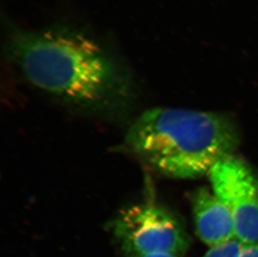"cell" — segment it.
<instances>
[{
  "label": "cell",
  "instance_id": "1",
  "mask_svg": "<svg viewBox=\"0 0 258 257\" xmlns=\"http://www.w3.org/2000/svg\"><path fill=\"white\" fill-rule=\"evenodd\" d=\"M6 52L32 85L78 106L102 109L132 92L131 76L112 52L75 27L12 29Z\"/></svg>",
  "mask_w": 258,
  "mask_h": 257
},
{
  "label": "cell",
  "instance_id": "2",
  "mask_svg": "<svg viewBox=\"0 0 258 257\" xmlns=\"http://www.w3.org/2000/svg\"><path fill=\"white\" fill-rule=\"evenodd\" d=\"M239 143L238 128L227 114L163 107L144 112L126 135L127 146L137 156L176 179L209 175Z\"/></svg>",
  "mask_w": 258,
  "mask_h": 257
},
{
  "label": "cell",
  "instance_id": "3",
  "mask_svg": "<svg viewBox=\"0 0 258 257\" xmlns=\"http://www.w3.org/2000/svg\"><path fill=\"white\" fill-rule=\"evenodd\" d=\"M113 233L122 249L135 257L152 254L182 255L190 240L180 222L162 206H130L115 218Z\"/></svg>",
  "mask_w": 258,
  "mask_h": 257
},
{
  "label": "cell",
  "instance_id": "4",
  "mask_svg": "<svg viewBox=\"0 0 258 257\" xmlns=\"http://www.w3.org/2000/svg\"><path fill=\"white\" fill-rule=\"evenodd\" d=\"M214 194L233 218L236 239L245 247L258 246V178L244 160L231 155L209 173Z\"/></svg>",
  "mask_w": 258,
  "mask_h": 257
},
{
  "label": "cell",
  "instance_id": "5",
  "mask_svg": "<svg viewBox=\"0 0 258 257\" xmlns=\"http://www.w3.org/2000/svg\"><path fill=\"white\" fill-rule=\"evenodd\" d=\"M196 231L201 240L210 247L236 238L231 212L224 203L206 188L192 197Z\"/></svg>",
  "mask_w": 258,
  "mask_h": 257
},
{
  "label": "cell",
  "instance_id": "6",
  "mask_svg": "<svg viewBox=\"0 0 258 257\" xmlns=\"http://www.w3.org/2000/svg\"><path fill=\"white\" fill-rule=\"evenodd\" d=\"M244 246L236 238L211 247L203 257H239Z\"/></svg>",
  "mask_w": 258,
  "mask_h": 257
},
{
  "label": "cell",
  "instance_id": "7",
  "mask_svg": "<svg viewBox=\"0 0 258 257\" xmlns=\"http://www.w3.org/2000/svg\"><path fill=\"white\" fill-rule=\"evenodd\" d=\"M239 257H258V246H249L244 248Z\"/></svg>",
  "mask_w": 258,
  "mask_h": 257
},
{
  "label": "cell",
  "instance_id": "8",
  "mask_svg": "<svg viewBox=\"0 0 258 257\" xmlns=\"http://www.w3.org/2000/svg\"><path fill=\"white\" fill-rule=\"evenodd\" d=\"M139 257H177V255H171V254H152V255H143Z\"/></svg>",
  "mask_w": 258,
  "mask_h": 257
}]
</instances>
